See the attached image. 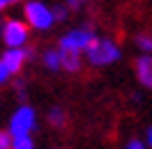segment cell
Masks as SVG:
<instances>
[{
	"mask_svg": "<svg viewBox=\"0 0 152 149\" xmlns=\"http://www.w3.org/2000/svg\"><path fill=\"white\" fill-rule=\"evenodd\" d=\"M88 55V62L92 67H104V64H111L120 57V48L115 46L111 39H95L90 48L86 51Z\"/></svg>",
	"mask_w": 152,
	"mask_h": 149,
	"instance_id": "cell-1",
	"label": "cell"
},
{
	"mask_svg": "<svg viewBox=\"0 0 152 149\" xmlns=\"http://www.w3.org/2000/svg\"><path fill=\"white\" fill-rule=\"evenodd\" d=\"M95 35H92V30L90 28H78V30H72V32H67L65 37L60 39V51H67V53H86L90 44L95 41Z\"/></svg>",
	"mask_w": 152,
	"mask_h": 149,
	"instance_id": "cell-2",
	"label": "cell"
},
{
	"mask_svg": "<svg viewBox=\"0 0 152 149\" xmlns=\"http://www.w3.org/2000/svg\"><path fill=\"white\" fill-rule=\"evenodd\" d=\"M32 129H35V110H32L30 106H21L10 119V135L12 138L30 135Z\"/></svg>",
	"mask_w": 152,
	"mask_h": 149,
	"instance_id": "cell-3",
	"label": "cell"
},
{
	"mask_svg": "<svg viewBox=\"0 0 152 149\" xmlns=\"http://www.w3.org/2000/svg\"><path fill=\"white\" fill-rule=\"evenodd\" d=\"M26 19L35 30H48L53 25V9H48L44 2H28L26 5Z\"/></svg>",
	"mask_w": 152,
	"mask_h": 149,
	"instance_id": "cell-4",
	"label": "cell"
},
{
	"mask_svg": "<svg viewBox=\"0 0 152 149\" xmlns=\"http://www.w3.org/2000/svg\"><path fill=\"white\" fill-rule=\"evenodd\" d=\"M2 39L10 48H21L28 39V25L21 21H7L2 25Z\"/></svg>",
	"mask_w": 152,
	"mask_h": 149,
	"instance_id": "cell-5",
	"label": "cell"
},
{
	"mask_svg": "<svg viewBox=\"0 0 152 149\" xmlns=\"http://www.w3.org/2000/svg\"><path fill=\"white\" fill-rule=\"evenodd\" d=\"M26 57H30L28 51H23V48H10L5 55H2V64L10 69V74H19L21 67H23V62H26Z\"/></svg>",
	"mask_w": 152,
	"mask_h": 149,
	"instance_id": "cell-6",
	"label": "cell"
},
{
	"mask_svg": "<svg viewBox=\"0 0 152 149\" xmlns=\"http://www.w3.org/2000/svg\"><path fill=\"white\" fill-rule=\"evenodd\" d=\"M136 76L145 87L152 90V55H141L136 60Z\"/></svg>",
	"mask_w": 152,
	"mask_h": 149,
	"instance_id": "cell-7",
	"label": "cell"
},
{
	"mask_svg": "<svg viewBox=\"0 0 152 149\" xmlns=\"http://www.w3.org/2000/svg\"><path fill=\"white\" fill-rule=\"evenodd\" d=\"M60 51V48H58ZM60 55H62V69L69 71V74H76L78 69H81V55L78 53H67V51H60Z\"/></svg>",
	"mask_w": 152,
	"mask_h": 149,
	"instance_id": "cell-8",
	"label": "cell"
},
{
	"mask_svg": "<svg viewBox=\"0 0 152 149\" xmlns=\"http://www.w3.org/2000/svg\"><path fill=\"white\" fill-rule=\"evenodd\" d=\"M44 67L51 69V71L62 69V55H60V51H46L44 53Z\"/></svg>",
	"mask_w": 152,
	"mask_h": 149,
	"instance_id": "cell-9",
	"label": "cell"
},
{
	"mask_svg": "<svg viewBox=\"0 0 152 149\" xmlns=\"http://www.w3.org/2000/svg\"><path fill=\"white\" fill-rule=\"evenodd\" d=\"M12 149H35V142L30 135H21V138H12Z\"/></svg>",
	"mask_w": 152,
	"mask_h": 149,
	"instance_id": "cell-10",
	"label": "cell"
},
{
	"mask_svg": "<svg viewBox=\"0 0 152 149\" xmlns=\"http://www.w3.org/2000/svg\"><path fill=\"white\" fill-rule=\"evenodd\" d=\"M48 122H51L53 126H62V124H65V112L60 110V108H51V110H48Z\"/></svg>",
	"mask_w": 152,
	"mask_h": 149,
	"instance_id": "cell-11",
	"label": "cell"
},
{
	"mask_svg": "<svg viewBox=\"0 0 152 149\" xmlns=\"http://www.w3.org/2000/svg\"><path fill=\"white\" fill-rule=\"evenodd\" d=\"M136 44H138V48H141L143 53H152V37L150 35H138Z\"/></svg>",
	"mask_w": 152,
	"mask_h": 149,
	"instance_id": "cell-12",
	"label": "cell"
},
{
	"mask_svg": "<svg viewBox=\"0 0 152 149\" xmlns=\"http://www.w3.org/2000/svg\"><path fill=\"white\" fill-rule=\"evenodd\" d=\"M0 149H12V135L10 133H0Z\"/></svg>",
	"mask_w": 152,
	"mask_h": 149,
	"instance_id": "cell-13",
	"label": "cell"
},
{
	"mask_svg": "<svg viewBox=\"0 0 152 149\" xmlns=\"http://www.w3.org/2000/svg\"><path fill=\"white\" fill-rule=\"evenodd\" d=\"M67 12H69V7H60V5H58L56 9H53V16L62 21V19H65V16H67Z\"/></svg>",
	"mask_w": 152,
	"mask_h": 149,
	"instance_id": "cell-14",
	"label": "cell"
},
{
	"mask_svg": "<svg viewBox=\"0 0 152 149\" xmlns=\"http://www.w3.org/2000/svg\"><path fill=\"white\" fill-rule=\"evenodd\" d=\"M7 78H10V69H7V67L0 62V85H2V83H7Z\"/></svg>",
	"mask_w": 152,
	"mask_h": 149,
	"instance_id": "cell-15",
	"label": "cell"
},
{
	"mask_svg": "<svg viewBox=\"0 0 152 149\" xmlns=\"http://www.w3.org/2000/svg\"><path fill=\"white\" fill-rule=\"evenodd\" d=\"M83 2H88V0H65V7H69V9H78Z\"/></svg>",
	"mask_w": 152,
	"mask_h": 149,
	"instance_id": "cell-16",
	"label": "cell"
},
{
	"mask_svg": "<svg viewBox=\"0 0 152 149\" xmlns=\"http://www.w3.org/2000/svg\"><path fill=\"white\" fill-rule=\"evenodd\" d=\"M127 149H145V145H143L141 140H132V142L127 145Z\"/></svg>",
	"mask_w": 152,
	"mask_h": 149,
	"instance_id": "cell-17",
	"label": "cell"
},
{
	"mask_svg": "<svg viewBox=\"0 0 152 149\" xmlns=\"http://www.w3.org/2000/svg\"><path fill=\"white\" fill-rule=\"evenodd\" d=\"M14 2H19V0H0V9L7 7V5H14Z\"/></svg>",
	"mask_w": 152,
	"mask_h": 149,
	"instance_id": "cell-18",
	"label": "cell"
},
{
	"mask_svg": "<svg viewBox=\"0 0 152 149\" xmlns=\"http://www.w3.org/2000/svg\"><path fill=\"white\" fill-rule=\"evenodd\" d=\"M148 145H150V147H152V129L148 131Z\"/></svg>",
	"mask_w": 152,
	"mask_h": 149,
	"instance_id": "cell-19",
	"label": "cell"
}]
</instances>
